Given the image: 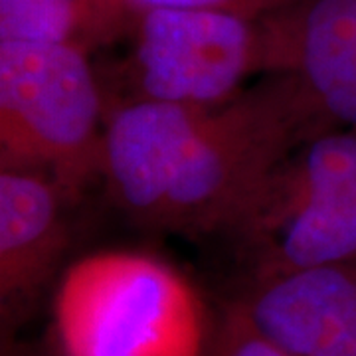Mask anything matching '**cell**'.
Returning a JSON list of instances; mask_svg holds the SVG:
<instances>
[{"mask_svg": "<svg viewBox=\"0 0 356 356\" xmlns=\"http://www.w3.org/2000/svg\"><path fill=\"white\" fill-rule=\"evenodd\" d=\"M332 127L289 74L264 76L216 105L125 103L107 111L103 178L139 224L224 234L287 154Z\"/></svg>", "mask_w": 356, "mask_h": 356, "instance_id": "obj_1", "label": "cell"}, {"mask_svg": "<svg viewBox=\"0 0 356 356\" xmlns=\"http://www.w3.org/2000/svg\"><path fill=\"white\" fill-rule=\"evenodd\" d=\"M105 119L88 50L0 42V168L48 178L72 206L103 178Z\"/></svg>", "mask_w": 356, "mask_h": 356, "instance_id": "obj_2", "label": "cell"}, {"mask_svg": "<svg viewBox=\"0 0 356 356\" xmlns=\"http://www.w3.org/2000/svg\"><path fill=\"white\" fill-rule=\"evenodd\" d=\"M62 356H204L200 295L170 264L111 250L77 259L54 297Z\"/></svg>", "mask_w": 356, "mask_h": 356, "instance_id": "obj_3", "label": "cell"}, {"mask_svg": "<svg viewBox=\"0 0 356 356\" xmlns=\"http://www.w3.org/2000/svg\"><path fill=\"white\" fill-rule=\"evenodd\" d=\"M224 236L254 280L356 259V129L337 125L299 145Z\"/></svg>", "mask_w": 356, "mask_h": 356, "instance_id": "obj_4", "label": "cell"}, {"mask_svg": "<svg viewBox=\"0 0 356 356\" xmlns=\"http://www.w3.org/2000/svg\"><path fill=\"white\" fill-rule=\"evenodd\" d=\"M125 36L131 48L115 67V88L123 99L113 107L137 102L216 105L240 95L257 74L267 76L261 20L151 8L133 18Z\"/></svg>", "mask_w": 356, "mask_h": 356, "instance_id": "obj_5", "label": "cell"}, {"mask_svg": "<svg viewBox=\"0 0 356 356\" xmlns=\"http://www.w3.org/2000/svg\"><path fill=\"white\" fill-rule=\"evenodd\" d=\"M240 305L291 356H356V259L254 280Z\"/></svg>", "mask_w": 356, "mask_h": 356, "instance_id": "obj_6", "label": "cell"}, {"mask_svg": "<svg viewBox=\"0 0 356 356\" xmlns=\"http://www.w3.org/2000/svg\"><path fill=\"white\" fill-rule=\"evenodd\" d=\"M261 24L267 76H295L327 117L356 129V0H301Z\"/></svg>", "mask_w": 356, "mask_h": 356, "instance_id": "obj_7", "label": "cell"}, {"mask_svg": "<svg viewBox=\"0 0 356 356\" xmlns=\"http://www.w3.org/2000/svg\"><path fill=\"white\" fill-rule=\"evenodd\" d=\"M62 192L48 178L0 168V299L2 311L30 305L70 245Z\"/></svg>", "mask_w": 356, "mask_h": 356, "instance_id": "obj_8", "label": "cell"}, {"mask_svg": "<svg viewBox=\"0 0 356 356\" xmlns=\"http://www.w3.org/2000/svg\"><path fill=\"white\" fill-rule=\"evenodd\" d=\"M123 36L111 0H0V42L74 44L89 51Z\"/></svg>", "mask_w": 356, "mask_h": 356, "instance_id": "obj_9", "label": "cell"}, {"mask_svg": "<svg viewBox=\"0 0 356 356\" xmlns=\"http://www.w3.org/2000/svg\"><path fill=\"white\" fill-rule=\"evenodd\" d=\"M301 0H111V6L125 26V34L133 18L151 8H188L210 13L236 14L250 20H264L271 14L281 13Z\"/></svg>", "mask_w": 356, "mask_h": 356, "instance_id": "obj_10", "label": "cell"}, {"mask_svg": "<svg viewBox=\"0 0 356 356\" xmlns=\"http://www.w3.org/2000/svg\"><path fill=\"white\" fill-rule=\"evenodd\" d=\"M204 356H291L254 327L240 303L229 305L208 334Z\"/></svg>", "mask_w": 356, "mask_h": 356, "instance_id": "obj_11", "label": "cell"}, {"mask_svg": "<svg viewBox=\"0 0 356 356\" xmlns=\"http://www.w3.org/2000/svg\"><path fill=\"white\" fill-rule=\"evenodd\" d=\"M13 356H32V355H13Z\"/></svg>", "mask_w": 356, "mask_h": 356, "instance_id": "obj_12", "label": "cell"}]
</instances>
